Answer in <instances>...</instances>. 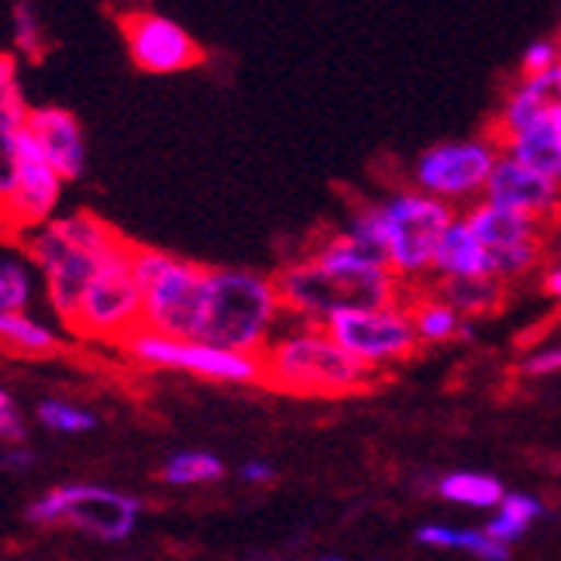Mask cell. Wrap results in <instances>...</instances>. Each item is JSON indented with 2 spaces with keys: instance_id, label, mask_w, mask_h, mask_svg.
Returning <instances> with one entry per match:
<instances>
[{
  "instance_id": "obj_1",
  "label": "cell",
  "mask_w": 561,
  "mask_h": 561,
  "mask_svg": "<svg viewBox=\"0 0 561 561\" xmlns=\"http://www.w3.org/2000/svg\"><path fill=\"white\" fill-rule=\"evenodd\" d=\"M125 241L128 238L114 225L90 210H59L45 225L24 231V245H28L42 276V300L56 313V321L66 324V331L80 307L83 289Z\"/></svg>"
},
{
  "instance_id": "obj_2",
  "label": "cell",
  "mask_w": 561,
  "mask_h": 561,
  "mask_svg": "<svg viewBox=\"0 0 561 561\" xmlns=\"http://www.w3.org/2000/svg\"><path fill=\"white\" fill-rule=\"evenodd\" d=\"M262 386L289 397L337 400L369 393L376 386V365L337 345L324 324L293 321L286 331L279 324L273 341L262 348Z\"/></svg>"
},
{
  "instance_id": "obj_3",
  "label": "cell",
  "mask_w": 561,
  "mask_h": 561,
  "mask_svg": "<svg viewBox=\"0 0 561 561\" xmlns=\"http://www.w3.org/2000/svg\"><path fill=\"white\" fill-rule=\"evenodd\" d=\"M286 321L276 279L234 265H207L193 334L238 352H262Z\"/></svg>"
},
{
  "instance_id": "obj_4",
  "label": "cell",
  "mask_w": 561,
  "mask_h": 561,
  "mask_svg": "<svg viewBox=\"0 0 561 561\" xmlns=\"http://www.w3.org/2000/svg\"><path fill=\"white\" fill-rule=\"evenodd\" d=\"M283 313L289 321H313L324 324L337 310L355 307H389L403 300V279L389 265H334L321 262L310 252L304 259L286 262L273 276Z\"/></svg>"
},
{
  "instance_id": "obj_5",
  "label": "cell",
  "mask_w": 561,
  "mask_h": 561,
  "mask_svg": "<svg viewBox=\"0 0 561 561\" xmlns=\"http://www.w3.org/2000/svg\"><path fill=\"white\" fill-rule=\"evenodd\" d=\"M145 503L117 485L104 482H59L38 493L24 517L48 530H77L101 545H125L135 538Z\"/></svg>"
},
{
  "instance_id": "obj_6",
  "label": "cell",
  "mask_w": 561,
  "mask_h": 561,
  "mask_svg": "<svg viewBox=\"0 0 561 561\" xmlns=\"http://www.w3.org/2000/svg\"><path fill=\"white\" fill-rule=\"evenodd\" d=\"M121 348L141 369L183 373L210 382L262 386V352H238L225 345H210V341L201 337L162 334L152 328H135Z\"/></svg>"
},
{
  "instance_id": "obj_7",
  "label": "cell",
  "mask_w": 561,
  "mask_h": 561,
  "mask_svg": "<svg viewBox=\"0 0 561 561\" xmlns=\"http://www.w3.org/2000/svg\"><path fill=\"white\" fill-rule=\"evenodd\" d=\"M135 276L141 286V328L162 334H193L207 265L176 252L135 245Z\"/></svg>"
},
{
  "instance_id": "obj_8",
  "label": "cell",
  "mask_w": 561,
  "mask_h": 561,
  "mask_svg": "<svg viewBox=\"0 0 561 561\" xmlns=\"http://www.w3.org/2000/svg\"><path fill=\"white\" fill-rule=\"evenodd\" d=\"M135 328H141V286L135 276V241H125L83 289L69 334L101 345H125Z\"/></svg>"
},
{
  "instance_id": "obj_9",
  "label": "cell",
  "mask_w": 561,
  "mask_h": 561,
  "mask_svg": "<svg viewBox=\"0 0 561 561\" xmlns=\"http://www.w3.org/2000/svg\"><path fill=\"white\" fill-rule=\"evenodd\" d=\"M379 214L389 270L400 279H417L431 273L437 238L455 217L451 204L424 190H400L386 204H379Z\"/></svg>"
},
{
  "instance_id": "obj_10",
  "label": "cell",
  "mask_w": 561,
  "mask_h": 561,
  "mask_svg": "<svg viewBox=\"0 0 561 561\" xmlns=\"http://www.w3.org/2000/svg\"><path fill=\"white\" fill-rule=\"evenodd\" d=\"M66 186L69 180L48 162L28 125L14 138L4 162H0V193H4L8 207V228L24 234L45 225L48 217H56L62 210Z\"/></svg>"
},
{
  "instance_id": "obj_11",
  "label": "cell",
  "mask_w": 561,
  "mask_h": 561,
  "mask_svg": "<svg viewBox=\"0 0 561 561\" xmlns=\"http://www.w3.org/2000/svg\"><path fill=\"white\" fill-rule=\"evenodd\" d=\"M324 328L334 334L337 345H345L355 358L369 365H393L417 355L424 345L413 328L410 307L389 304V307H355L331 313Z\"/></svg>"
},
{
  "instance_id": "obj_12",
  "label": "cell",
  "mask_w": 561,
  "mask_h": 561,
  "mask_svg": "<svg viewBox=\"0 0 561 561\" xmlns=\"http://www.w3.org/2000/svg\"><path fill=\"white\" fill-rule=\"evenodd\" d=\"M500 159V145L493 138L442 141L413 162V183L424 193H434L448 204H461L485 190L493 165Z\"/></svg>"
},
{
  "instance_id": "obj_13",
  "label": "cell",
  "mask_w": 561,
  "mask_h": 561,
  "mask_svg": "<svg viewBox=\"0 0 561 561\" xmlns=\"http://www.w3.org/2000/svg\"><path fill=\"white\" fill-rule=\"evenodd\" d=\"M117 28L121 38H125L131 62L141 72H152V77H173V72H186L204 62L201 42L180 21L165 14L135 8L117 18Z\"/></svg>"
},
{
  "instance_id": "obj_14",
  "label": "cell",
  "mask_w": 561,
  "mask_h": 561,
  "mask_svg": "<svg viewBox=\"0 0 561 561\" xmlns=\"http://www.w3.org/2000/svg\"><path fill=\"white\" fill-rule=\"evenodd\" d=\"M485 201L490 204H503L514 210H527L538 214L545 221H558L561 217V183L538 173L524 162H517L514 156H500L490 180H485Z\"/></svg>"
},
{
  "instance_id": "obj_15",
  "label": "cell",
  "mask_w": 561,
  "mask_h": 561,
  "mask_svg": "<svg viewBox=\"0 0 561 561\" xmlns=\"http://www.w3.org/2000/svg\"><path fill=\"white\" fill-rule=\"evenodd\" d=\"M28 125H32L35 141L42 145V152L48 156V162H53L69 183L83 180L87 135H83V125L77 121V114L66 107H56V104H45V107H32Z\"/></svg>"
},
{
  "instance_id": "obj_16",
  "label": "cell",
  "mask_w": 561,
  "mask_h": 561,
  "mask_svg": "<svg viewBox=\"0 0 561 561\" xmlns=\"http://www.w3.org/2000/svg\"><path fill=\"white\" fill-rule=\"evenodd\" d=\"M66 324L48 321L35 313V307L24 310H0V348L21 355V358H48L62 352L66 345Z\"/></svg>"
},
{
  "instance_id": "obj_17",
  "label": "cell",
  "mask_w": 561,
  "mask_h": 561,
  "mask_svg": "<svg viewBox=\"0 0 561 561\" xmlns=\"http://www.w3.org/2000/svg\"><path fill=\"white\" fill-rule=\"evenodd\" d=\"M42 300V276L24 234L0 231V310H24Z\"/></svg>"
},
{
  "instance_id": "obj_18",
  "label": "cell",
  "mask_w": 561,
  "mask_h": 561,
  "mask_svg": "<svg viewBox=\"0 0 561 561\" xmlns=\"http://www.w3.org/2000/svg\"><path fill=\"white\" fill-rule=\"evenodd\" d=\"M466 221L482 238L485 249H503V245H517V241L545 238V231L554 225V221H545V217H538V214L514 210V207L490 204V201L469 207Z\"/></svg>"
},
{
  "instance_id": "obj_19",
  "label": "cell",
  "mask_w": 561,
  "mask_h": 561,
  "mask_svg": "<svg viewBox=\"0 0 561 561\" xmlns=\"http://www.w3.org/2000/svg\"><path fill=\"white\" fill-rule=\"evenodd\" d=\"M434 276H485V245L472 231L466 214L451 217L434 249Z\"/></svg>"
},
{
  "instance_id": "obj_20",
  "label": "cell",
  "mask_w": 561,
  "mask_h": 561,
  "mask_svg": "<svg viewBox=\"0 0 561 561\" xmlns=\"http://www.w3.org/2000/svg\"><path fill=\"white\" fill-rule=\"evenodd\" d=\"M500 149L506 156H514L517 162L538 169V173L561 183V131L551 125L548 117H541L538 125H530L517 135H510Z\"/></svg>"
},
{
  "instance_id": "obj_21",
  "label": "cell",
  "mask_w": 561,
  "mask_h": 561,
  "mask_svg": "<svg viewBox=\"0 0 561 561\" xmlns=\"http://www.w3.org/2000/svg\"><path fill=\"white\" fill-rule=\"evenodd\" d=\"M434 293L448 300L461 317H479L493 313L503 304L506 283L496 276H442L434 283Z\"/></svg>"
},
{
  "instance_id": "obj_22",
  "label": "cell",
  "mask_w": 561,
  "mask_h": 561,
  "mask_svg": "<svg viewBox=\"0 0 561 561\" xmlns=\"http://www.w3.org/2000/svg\"><path fill=\"white\" fill-rule=\"evenodd\" d=\"M410 317H413V328H417L421 345H448L455 337H469L472 328L466 324L448 300H442L437 293H421L417 300L410 304Z\"/></svg>"
},
{
  "instance_id": "obj_23",
  "label": "cell",
  "mask_w": 561,
  "mask_h": 561,
  "mask_svg": "<svg viewBox=\"0 0 561 561\" xmlns=\"http://www.w3.org/2000/svg\"><path fill=\"white\" fill-rule=\"evenodd\" d=\"M228 476V466L214 451H201V448H186V451H173L162 461L159 479L173 490H193V485H210L221 482Z\"/></svg>"
},
{
  "instance_id": "obj_24",
  "label": "cell",
  "mask_w": 561,
  "mask_h": 561,
  "mask_svg": "<svg viewBox=\"0 0 561 561\" xmlns=\"http://www.w3.org/2000/svg\"><path fill=\"white\" fill-rule=\"evenodd\" d=\"M434 493L448 503L476 506V510H493L506 496L503 482L496 476H485V472H445L434 482Z\"/></svg>"
},
{
  "instance_id": "obj_25",
  "label": "cell",
  "mask_w": 561,
  "mask_h": 561,
  "mask_svg": "<svg viewBox=\"0 0 561 561\" xmlns=\"http://www.w3.org/2000/svg\"><path fill=\"white\" fill-rule=\"evenodd\" d=\"M35 421L48 434L83 437L96 427V413L80 407V403H72V400H62V397H45L35 403Z\"/></svg>"
},
{
  "instance_id": "obj_26",
  "label": "cell",
  "mask_w": 561,
  "mask_h": 561,
  "mask_svg": "<svg viewBox=\"0 0 561 561\" xmlns=\"http://www.w3.org/2000/svg\"><path fill=\"white\" fill-rule=\"evenodd\" d=\"M541 259H545V238L517 241V245H503V249H485V276H496L503 283L524 279L530 270H538Z\"/></svg>"
},
{
  "instance_id": "obj_27",
  "label": "cell",
  "mask_w": 561,
  "mask_h": 561,
  "mask_svg": "<svg viewBox=\"0 0 561 561\" xmlns=\"http://www.w3.org/2000/svg\"><path fill=\"white\" fill-rule=\"evenodd\" d=\"M11 35L24 59H38L45 53V24L32 0H14L11 8Z\"/></svg>"
},
{
  "instance_id": "obj_28",
  "label": "cell",
  "mask_w": 561,
  "mask_h": 561,
  "mask_svg": "<svg viewBox=\"0 0 561 561\" xmlns=\"http://www.w3.org/2000/svg\"><path fill=\"white\" fill-rule=\"evenodd\" d=\"M24 437H28V421H24V410L11 397V389L0 382V445L24 442Z\"/></svg>"
},
{
  "instance_id": "obj_29",
  "label": "cell",
  "mask_w": 561,
  "mask_h": 561,
  "mask_svg": "<svg viewBox=\"0 0 561 561\" xmlns=\"http://www.w3.org/2000/svg\"><path fill=\"white\" fill-rule=\"evenodd\" d=\"M458 548L469 551L472 558H485V561H506L510 558V545L490 538L485 527H479V530H458Z\"/></svg>"
},
{
  "instance_id": "obj_30",
  "label": "cell",
  "mask_w": 561,
  "mask_h": 561,
  "mask_svg": "<svg viewBox=\"0 0 561 561\" xmlns=\"http://www.w3.org/2000/svg\"><path fill=\"white\" fill-rule=\"evenodd\" d=\"M561 62V42H551V38H538L524 48L520 56V77H534V72H545L551 66Z\"/></svg>"
},
{
  "instance_id": "obj_31",
  "label": "cell",
  "mask_w": 561,
  "mask_h": 561,
  "mask_svg": "<svg viewBox=\"0 0 561 561\" xmlns=\"http://www.w3.org/2000/svg\"><path fill=\"white\" fill-rule=\"evenodd\" d=\"M35 466H38V451L28 448L24 442H11V445H4V451H0V469L11 472V476H24Z\"/></svg>"
},
{
  "instance_id": "obj_32",
  "label": "cell",
  "mask_w": 561,
  "mask_h": 561,
  "mask_svg": "<svg viewBox=\"0 0 561 561\" xmlns=\"http://www.w3.org/2000/svg\"><path fill=\"white\" fill-rule=\"evenodd\" d=\"M520 373L530 376V379H545V376L561 373V348H541V352H534V355L520 365Z\"/></svg>"
},
{
  "instance_id": "obj_33",
  "label": "cell",
  "mask_w": 561,
  "mask_h": 561,
  "mask_svg": "<svg viewBox=\"0 0 561 561\" xmlns=\"http://www.w3.org/2000/svg\"><path fill=\"white\" fill-rule=\"evenodd\" d=\"M417 541L427 545V548H437V551H448V548H458V530L442 527V524H427V527L417 530Z\"/></svg>"
},
{
  "instance_id": "obj_34",
  "label": "cell",
  "mask_w": 561,
  "mask_h": 561,
  "mask_svg": "<svg viewBox=\"0 0 561 561\" xmlns=\"http://www.w3.org/2000/svg\"><path fill=\"white\" fill-rule=\"evenodd\" d=\"M238 479L245 485H270L276 479V466H270V461H262V458H249L238 466Z\"/></svg>"
},
{
  "instance_id": "obj_35",
  "label": "cell",
  "mask_w": 561,
  "mask_h": 561,
  "mask_svg": "<svg viewBox=\"0 0 561 561\" xmlns=\"http://www.w3.org/2000/svg\"><path fill=\"white\" fill-rule=\"evenodd\" d=\"M545 293H551V297L561 304V262L554 265V270L545 273Z\"/></svg>"
},
{
  "instance_id": "obj_36",
  "label": "cell",
  "mask_w": 561,
  "mask_h": 561,
  "mask_svg": "<svg viewBox=\"0 0 561 561\" xmlns=\"http://www.w3.org/2000/svg\"><path fill=\"white\" fill-rule=\"evenodd\" d=\"M548 121H551V125H554V128L561 131V104H558V101H554V104L548 107Z\"/></svg>"
},
{
  "instance_id": "obj_37",
  "label": "cell",
  "mask_w": 561,
  "mask_h": 561,
  "mask_svg": "<svg viewBox=\"0 0 561 561\" xmlns=\"http://www.w3.org/2000/svg\"><path fill=\"white\" fill-rule=\"evenodd\" d=\"M8 228V207H4V193H0V231Z\"/></svg>"
}]
</instances>
